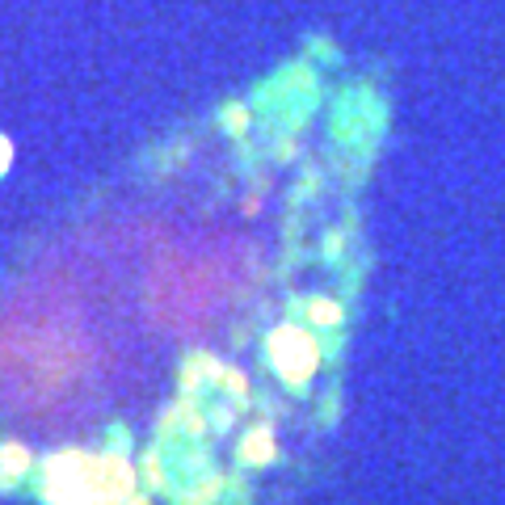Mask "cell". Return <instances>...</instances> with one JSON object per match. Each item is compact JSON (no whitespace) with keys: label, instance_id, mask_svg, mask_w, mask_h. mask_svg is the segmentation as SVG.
Returning a JSON list of instances; mask_svg holds the SVG:
<instances>
[{"label":"cell","instance_id":"3957f363","mask_svg":"<svg viewBox=\"0 0 505 505\" xmlns=\"http://www.w3.org/2000/svg\"><path fill=\"white\" fill-rule=\"evenodd\" d=\"M248 459H270L274 447H270V434H253V442H248Z\"/></svg>","mask_w":505,"mask_h":505},{"label":"cell","instance_id":"277c9868","mask_svg":"<svg viewBox=\"0 0 505 505\" xmlns=\"http://www.w3.org/2000/svg\"><path fill=\"white\" fill-rule=\"evenodd\" d=\"M223 123H228V126H236V131H240V126H245V109H236V114H232V109H228V114H223Z\"/></svg>","mask_w":505,"mask_h":505},{"label":"cell","instance_id":"6da1fadb","mask_svg":"<svg viewBox=\"0 0 505 505\" xmlns=\"http://www.w3.org/2000/svg\"><path fill=\"white\" fill-rule=\"evenodd\" d=\"M274 362H278V370L287 375L291 383H295V362H300V370H303V379H308V370L316 367V345L308 342V337H295L291 328H283L278 337H274Z\"/></svg>","mask_w":505,"mask_h":505},{"label":"cell","instance_id":"7a4b0ae2","mask_svg":"<svg viewBox=\"0 0 505 505\" xmlns=\"http://www.w3.org/2000/svg\"><path fill=\"white\" fill-rule=\"evenodd\" d=\"M308 316H312L316 325H337V320H342V312H337V308H328V300H316L312 308H308Z\"/></svg>","mask_w":505,"mask_h":505}]
</instances>
